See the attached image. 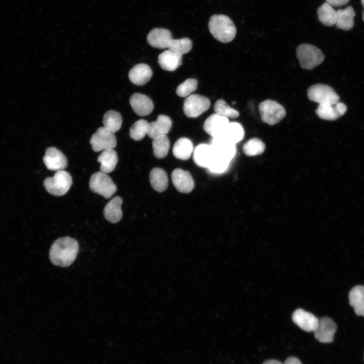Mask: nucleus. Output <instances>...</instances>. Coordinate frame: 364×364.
<instances>
[{"instance_id":"1","label":"nucleus","mask_w":364,"mask_h":364,"mask_svg":"<svg viewBox=\"0 0 364 364\" xmlns=\"http://www.w3.org/2000/svg\"><path fill=\"white\" fill-rule=\"evenodd\" d=\"M78 250L79 244L76 240L69 237H62L52 245L49 258L53 264L67 267L75 260Z\"/></svg>"},{"instance_id":"2","label":"nucleus","mask_w":364,"mask_h":364,"mask_svg":"<svg viewBox=\"0 0 364 364\" xmlns=\"http://www.w3.org/2000/svg\"><path fill=\"white\" fill-rule=\"evenodd\" d=\"M208 27L213 36L223 43L233 40L237 32L233 21L229 17L223 14L212 15L209 21Z\"/></svg>"},{"instance_id":"3","label":"nucleus","mask_w":364,"mask_h":364,"mask_svg":"<svg viewBox=\"0 0 364 364\" xmlns=\"http://www.w3.org/2000/svg\"><path fill=\"white\" fill-rule=\"evenodd\" d=\"M296 55L301 67L306 70H311L321 64L325 59L320 49L308 43L298 46L296 48Z\"/></svg>"},{"instance_id":"4","label":"nucleus","mask_w":364,"mask_h":364,"mask_svg":"<svg viewBox=\"0 0 364 364\" xmlns=\"http://www.w3.org/2000/svg\"><path fill=\"white\" fill-rule=\"evenodd\" d=\"M72 185L71 175L64 170L57 171L53 176L46 178L43 181L46 191L55 196H62L66 194Z\"/></svg>"},{"instance_id":"5","label":"nucleus","mask_w":364,"mask_h":364,"mask_svg":"<svg viewBox=\"0 0 364 364\" xmlns=\"http://www.w3.org/2000/svg\"><path fill=\"white\" fill-rule=\"evenodd\" d=\"M89 187L92 192L110 198L117 191V187L111 178L101 171L93 173L90 178Z\"/></svg>"},{"instance_id":"6","label":"nucleus","mask_w":364,"mask_h":364,"mask_svg":"<svg viewBox=\"0 0 364 364\" xmlns=\"http://www.w3.org/2000/svg\"><path fill=\"white\" fill-rule=\"evenodd\" d=\"M262 121L270 125L279 123L286 116L284 107L276 101L268 99L260 103L259 105Z\"/></svg>"},{"instance_id":"7","label":"nucleus","mask_w":364,"mask_h":364,"mask_svg":"<svg viewBox=\"0 0 364 364\" xmlns=\"http://www.w3.org/2000/svg\"><path fill=\"white\" fill-rule=\"evenodd\" d=\"M307 95L309 100L318 104L336 103L340 99L339 96L332 87L321 83L310 86L308 88Z\"/></svg>"},{"instance_id":"8","label":"nucleus","mask_w":364,"mask_h":364,"mask_svg":"<svg viewBox=\"0 0 364 364\" xmlns=\"http://www.w3.org/2000/svg\"><path fill=\"white\" fill-rule=\"evenodd\" d=\"M210 106L209 100L203 96L190 95L184 102L183 110L188 117L195 118L208 110Z\"/></svg>"},{"instance_id":"9","label":"nucleus","mask_w":364,"mask_h":364,"mask_svg":"<svg viewBox=\"0 0 364 364\" xmlns=\"http://www.w3.org/2000/svg\"><path fill=\"white\" fill-rule=\"evenodd\" d=\"M92 148L95 152H99L109 149H114L117 145L114 133L104 126L97 129L89 141Z\"/></svg>"},{"instance_id":"10","label":"nucleus","mask_w":364,"mask_h":364,"mask_svg":"<svg viewBox=\"0 0 364 364\" xmlns=\"http://www.w3.org/2000/svg\"><path fill=\"white\" fill-rule=\"evenodd\" d=\"M336 330V324L331 318L323 317L318 319V325L313 331L314 337L321 343H331L334 340Z\"/></svg>"},{"instance_id":"11","label":"nucleus","mask_w":364,"mask_h":364,"mask_svg":"<svg viewBox=\"0 0 364 364\" xmlns=\"http://www.w3.org/2000/svg\"><path fill=\"white\" fill-rule=\"evenodd\" d=\"M43 161L49 170L54 171L64 170L68 164L66 157L61 151L54 147L47 149Z\"/></svg>"},{"instance_id":"12","label":"nucleus","mask_w":364,"mask_h":364,"mask_svg":"<svg viewBox=\"0 0 364 364\" xmlns=\"http://www.w3.org/2000/svg\"><path fill=\"white\" fill-rule=\"evenodd\" d=\"M347 110L346 106L339 101L319 104L315 113L321 119L335 120L343 115Z\"/></svg>"},{"instance_id":"13","label":"nucleus","mask_w":364,"mask_h":364,"mask_svg":"<svg viewBox=\"0 0 364 364\" xmlns=\"http://www.w3.org/2000/svg\"><path fill=\"white\" fill-rule=\"evenodd\" d=\"M292 318L293 322L300 329L307 332H313L318 323L317 317L312 313L301 308L294 311Z\"/></svg>"},{"instance_id":"14","label":"nucleus","mask_w":364,"mask_h":364,"mask_svg":"<svg viewBox=\"0 0 364 364\" xmlns=\"http://www.w3.org/2000/svg\"><path fill=\"white\" fill-rule=\"evenodd\" d=\"M171 180L175 188L180 193H190L194 187V180L190 172L181 169L177 168L172 171Z\"/></svg>"},{"instance_id":"15","label":"nucleus","mask_w":364,"mask_h":364,"mask_svg":"<svg viewBox=\"0 0 364 364\" xmlns=\"http://www.w3.org/2000/svg\"><path fill=\"white\" fill-rule=\"evenodd\" d=\"M210 145L215 156L231 161L235 155V145L220 136L212 138Z\"/></svg>"},{"instance_id":"16","label":"nucleus","mask_w":364,"mask_h":364,"mask_svg":"<svg viewBox=\"0 0 364 364\" xmlns=\"http://www.w3.org/2000/svg\"><path fill=\"white\" fill-rule=\"evenodd\" d=\"M172 38L171 32L168 29L161 28L152 29L147 36L148 43L158 49L168 48Z\"/></svg>"},{"instance_id":"17","label":"nucleus","mask_w":364,"mask_h":364,"mask_svg":"<svg viewBox=\"0 0 364 364\" xmlns=\"http://www.w3.org/2000/svg\"><path fill=\"white\" fill-rule=\"evenodd\" d=\"M229 122L228 118L214 113L206 119L203 129L212 138L218 136Z\"/></svg>"},{"instance_id":"18","label":"nucleus","mask_w":364,"mask_h":364,"mask_svg":"<svg viewBox=\"0 0 364 364\" xmlns=\"http://www.w3.org/2000/svg\"><path fill=\"white\" fill-rule=\"evenodd\" d=\"M129 103L134 112L141 116L150 114L154 108L151 99L140 93L133 94L130 98Z\"/></svg>"},{"instance_id":"19","label":"nucleus","mask_w":364,"mask_h":364,"mask_svg":"<svg viewBox=\"0 0 364 364\" xmlns=\"http://www.w3.org/2000/svg\"><path fill=\"white\" fill-rule=\"evenodd\" d=\"M172 126L171 119L164 115H159L156 121L149 123L147 135L151 139L166 135Z\"/></svg>"},{"instance_id":"20","label":"nucleus","mask_w":364,"mask_h":364,"mask_svg":"<svg viewBox=\"0 0 364 364\" xmlns=\"http://www.w3.org/2000/svg\"><path fill=\"white\" fill-rule=\"evenodd\" d=\"M182 60V55L168 50L163 52L159 55L158 62L163 70L172 71L181 65Z\"/></svg>"},{"instance_id":"21","label":"nucleus","mask_w":364,"mask_h":364,"mask_svg":"<svg viewBox=\"0 0 364 364\" xmlns=\"http://www.w3.org/2000/svg\"><path fill=\"white\" fill-rule=\"evenodd\" d=\"M152 71L149 66L141 63L134 65L129 71L128 77L135 85L141 86L145 84L151 79Z\"/></svg>"},{"instance_id":"22","label":"nucleus","mask_w":364,"mask_h":364,"mask_svg":"<svg viewBox=\"0 0 364 364\" xmlns=\"http://www.w3.org/2000/svg\"><path fill=\"white\" fill-rule=\"evenodd\" d=\"M122 199L115 196L111 199L105 205L103 210L104 216L106 220L111 223L119 222L122 217L121 205Z\"/></svg>"},{"instance_id":"23","label":"nucleus","mask_w":364,"mask_h":364,"mask_svg":"<svg viewBox=\"0 0 364 364\" xmlns=\"http://www.w3.org/2000/svg\"><path fill=\"white\" fill-rule=\"evenodd\" d=\"M213 157V152L210 144H200L195 148L193 152L195 163L202 167L207 168Z\"/></svg>"},{"instance_id":"24","label":"nucleus","mask_w":364,"mask_h":364,"mask_svg":"<svg viewBox=\"0 0 364 364\" xmlns=\"http://www.w3.org/2000/svg\"><path fill=\"white\" fill-rule=\"evenodd\" d=\"M97 161L101 164L100 171L107 174L109 173L115 169L117 163V153L113 149L104 150L98 157Z\"/></svg>"},{"instance_id":"25","label":"nucleus","mask_w":364,"mask_h":364,"mask_svg":"<svg viewBox=\"0 0 364 364\" xmlns=\"http://www.w3.org/2000/svg\"><path fill=\"white\" fill-rule=\"evenodd\" d=\"M349 301L355 313L364 316V286L357 285L349 292Z\"/></svg>"},{"instance_id":"26","label":"nucleus","mask_w":364,"mask_h":364,"mask_svg":"<svg viewBox=\"0 0 364 364\" xmlns=\"http://www.w3.org/2000/svg\"><path fill=\"white\" fill-rule=\"evenodd\" d=\"M242 125L236 122H229L221 134L218 136L226 141L235 145L241 141L244 136Z\"/></svg>"},{"instance_id":"27","label":"nucleus","mask_w":364,"mask_h":364,"mask_svg":"<svg viewBox=\"0 0 364 364\" xmlns=\"http://www.w3.org/2000/svg\"><path fill=\"white\" fill-rule=\"evenodd\" d=\"M337 13L336 26L344 30H350L353 27L354 17L355 15L353 7L349 6L344 9H339Z\"/></svg>"},{"instance_id":"28","label":"nucleus","mask_w":364,"mask_h":364,"mask_svg":"<svg viewBox=\"0 0 364 364\" xmlns=\"http://www.w3.org/2000/svg\"><path fill=\"white\" fill-rule=\"evenodd\" d=\"M149 180L152 188L158 192H162L167 188L168 176L166 172L162 168H153L150 173Z\"/></svg>"},{"instance_id":"29","label":"nucleus","mask_w":364,"mask_h":364,"mask_svg":"<svg viewBox=\"0 0 364 364\" xmlns=\"http://www.w3.org/2000/svg\"><path fill=\"white\" fill-rule=\"evenodd\" d=\"M193 150L192 141L188 138H181L175 143L172 152L176 158L186 160L190 158Z\"/></svg>"},{"instance_id":"30","label":"nucleus","mask_w":364,"mask_h":364,"mask_svg":"<svg viewBox=\"0 0 364 364\" xmlns=\"http://www.w3.org/2000/svg\"><path fill=\"white\" fill-rule=\"evenodd\" d=\"M317 15L320 21L326 26L336 25L337 13L333 7L327 2L323 4L317 10Z\"/></svg>"},{"instance_id":"31","label":"nucleus","mask_w":364,"mask_h":364,"mask_svg":"<svg viewBox=\"0 0 364 364\" xmlns=\"http://www.w3.org/2000/svg\"><path fill=\"white\" fill-rule=\"evenodd\" d=\"M122 119L121 114L114 110L107 111L104 115L103 123L104 127L114 133L121 127Z\"/></svg>"},{"instance_id":"32","label":"nucleus","mask_w":364,"mask_h":364,"mask_svg":"<svg viewBox=\"0 0 364 364\" xmlns=\"http://www.w3.org/2000/svg\"><path fill=\"white\" fill-rule=\"evenodd\" d=\"M169 146V140L166 135L154 138L152 141V148L154 156L159 159L164 158L168 154Z\"/></svg>"},{"instance_id":"33","label":"nucleus","mask_w":364,"mask_h":364,"mask_svg":"<svg viewBox=\"0 0 364 364\" xmlns=\"http://www.w3.org/2000/svg\"><path fill=\"white\" fill-rule=\"evenodd\" d=\"M192 46L191 40L188 37H184L180 39L172 38L168 48L183 55L190 52Z\"/></svg>"},{"instance_id":"34","label":"nucleus","mask_w":364,"mask_h":364,"mask_svg":"<svg viewBox=\"0 0 364 364\" xmlns=\"http://www.w3.org/2000/svg\"><path fill=\"white\" fill-rule=\"evenodd\" d=\"M265 149V145L259 139L253 138L248 140L243 146V150L247 156H253L262 154Z\"/></svg>"},{"instance_id":"35","label":"nucleus","mask_w":364,"mask_h":364,"mask_svg":"<svg viewBox=\"0 0 364 364\" xmlns=\"http://www.w3.org/2000/svg\"><path fill=\"white\" fill-rule=\"evenodd\" d=\"M149 122L144 120L140 119L135 121L130 127L129 135L135 141L143 139L147 134Z\"/></svg>"},{"instance_id":"36","label":"nucleus","mask_w":364,"mask_h":364,"mask_svg":"<svg viewBox=\"0 0 364 364\" xmlns=\"http://www.w3.org/2000/svg\"><path fill=\"white\" fill-rule=\"evenodd\" d=\"M215 113L227 118H237L239 116L238 111L230 107L224 100L216 101L214 105Z\"/></svg>"},{"instance_id":"37","label":"nucleus","mask_w":364,"mask_h":364,"mask_svg":"<svg viewBox=\"0 0 364 364\" xmlns=\"http://www.w3.org/2000/svg\"><path fill=\"white\" fill-rule=\"evenodd\" d=\"M197 86L196 79L189 78L177 86L176 93L180 97H187L196 89Z\"/></svg>"},{"instance_id":"38","label":"nucleus","mask_w":364,"mask_h":364,"mask_svg":"<svg viewBox=\"0 0 364 364\" xmlns=\"http://www.w3.org/2000/svg\"><path fill=\"white\" fill-rule=\"evenodd\" d=\"M230 162L231 161L214 155L207 168L212 173H221L228 169Z\"/></svg>"},{"instance_id":"39","label":"nucleus","mask_w":364,"mask_h":364,"mask_svg":"<svg viewBox=\"0 0 364 364\" xmlns=\"http://www.w3.org/2000/svg\"><path fill=\"white\" fill-rule=\"evenodd\" d=\"M326 1L332 7H341L347 4L349 0H326Z\"/></svg>"},{"instance_id":"40","label":"nucleus","mask_w":364,"mask_h":364,"mask_svg":"<svg viewBox=\"0 0 364 364\" xmlns=\"http://www.w3.org/2000/svg\"><path fill=\"white\" fill-rule=\"evenodd\" d=\"M284 364H302V363L297 357L291 356L287 358Z\"/></svg>"},{"instance_id":"41","label":"nucleus","mask_w":364,"mask_h":364,"mask_svg":"<svg viewBox=\"0 0 364 364\" xmlns=\"http://www.w3.org/2000/svg\"><path fill=\"white\" fill-rule=\"evenodd\" d=\"M262 364H284L281 361L275 359H269L265 360Z\"/></svg>"},{"instance_id":"42","label":"nucleus","mask_w":364,"mask_h":364,"mask_svg":"<svg viewBox=\"0 0 364 364\" xmlns=\"http://www.w3.org/2000/svg\"><path fill=\"white\" fill-rule=\"evenodd\" d=\"M361 4L363 8V11H364V0H361Z\"/></svg>"},{"instance_id":"43","label":"nucleus","mask_w":364,"mask_h":364,"mask_svg":"<svg viewBox=\"0 0 364 364\" xmlns=\"http://www.w3.org/2000/svg\"><path fill=\"white\" fill-rule=\"evenodd\" d=\"M362 18L363 21L364 22V11H363L362 13Z\"/></svg>"}]
</instances>
